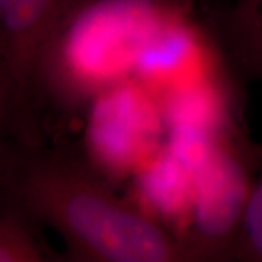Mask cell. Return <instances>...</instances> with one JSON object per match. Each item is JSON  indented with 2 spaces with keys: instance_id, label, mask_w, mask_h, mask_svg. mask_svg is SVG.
Returning a JSON list of instances; mask_svg holds the SVG:
<instances>
[{
  "instance_id": "6da1fadb",
  "label": "cell",
  "mask_w": 262,
  "mask_h": 262,
  "mask_svg": "<svg viewBox=\"0 0 262 262\" xmlns=\"http://www.w3.org/2000/svg\"><path fill=\"white\" fill-rule=\"evenodd\" d=\"M0 188L60 236L69 262H203L61 144L0 139Z\"/></svg>"
},
{
  "instance_id": "7a4b0ae2",
  "label": "cell",
  "mask_w": 262,
  "mask_h": 262,
  "mask_svg": "<svg viewBox=\"0 0 262 262\" xmlns=\"http://www.w3.org/2000/svg\"><path fill=\"white\" fill-rule=\"evenodd\" d=\"M95 2L0 0V139L24 144L46 140L38 98L41 69L57 41Z\"/></svg>"
},
{
  "instance_id": "3957f363",
  "label": "cell",
  "mask_w": 262,
  "mask_h": 262,
  "mask_svg": "<svg viewBox=\"0 0 262 262\" xmlns=\"http://www.w3.org/2000/svg\"><path fill=\"white\" fill-rule=\"evenodd\" d=\"M233 141L211 144L198 173L184 242L203 262H233L234 245L253 178Z\"/></svg>"
},
{
  "instance_id": "277c9868",
  "label": "cell",
  "mask_w": 262,
  "mask_h": 262,
  "mask_svg": "<svg viewBox=\"0 0 262 262\" xmlns=\"http://www.w3.org/2000/svg\"><path fill=\"white\" fill-rule=\"evenodd\" d=\"M219 28L239 69L262 80V0H233L220 13Z\"/></svg>"
},
{
  "instance_id": "5b68a950",
  "label": "cell",
  "mask_w": 262,
  "mask_h": 262,
  "mask_svg": "<svg viewBox=\"0 0 262 262\" xmlns=\"http://www.w3.org/2000/svg\"><path fill=\"white\" fill-rule=\"evenodd\" d=\"M42 226L18 201L0 188V262H69L48 249Z\"/></svg>"
},
{
  "instance_id": "8992f818",
  "label": "cell",
  "mask_w": 262,
  "mask_h": 262,
  "mask_svg": "<svg viewBox=\"0 0 262 262\" xmlns=\"http://www.w3.org/2000/svg\"><path fill=\"white\" fill-rule=\"evenodd\" d=\"M233 262H262V172L253 178L237 230Z\"/></svg>"
},
{
  "instance_id": "52a82bcc",
  "label": "cell",
  "mask_w": 262,
  "mask_h": 262,
  "mask_svg": "<svg viewBox=\"0 0 262 262\" xmlns=\"http://www.w3.org/2000/svg\"><path fill=\"white\" fill-rule=\"evenodd\" d=\"M0 91L3 96V73H2V47H0Z\"/></svg>"
},
{
  "instance_id": "ba28073f",
  "label": "cell",
  "mask_w": 262,
  "mask_h": 262,
  "mask_svg": "<svg viewBox=\"0 0 262 262\" xmlns=\"http://www.w3.org/2000/svg\"><path fill=\"white\" fill-rule=\"evenodd\" d=\"M0 106H2V94H0Z\"/></svg>"
}]
</instances>
